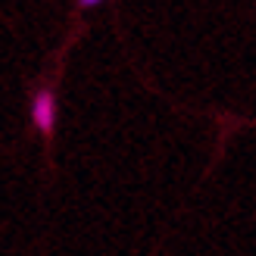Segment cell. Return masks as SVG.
<instances>
[{
	"label": "cell",
	"instance_id": "6da1fadb",
	"mask_svg": "<svg viewBox=\"0 0 256 256\" xmlns=\"http://www.w3.org/2000/svg\"><path fill=\"white\" fill-rule=\"evenodd\" d=\"M28 119H32V125H34L44 138H50V134L56 132V91H54V88L41 84V88L32 94Z\"/></svg>",
	"mask_w": 256,
	"mask_h": 256
}]
</instances>
